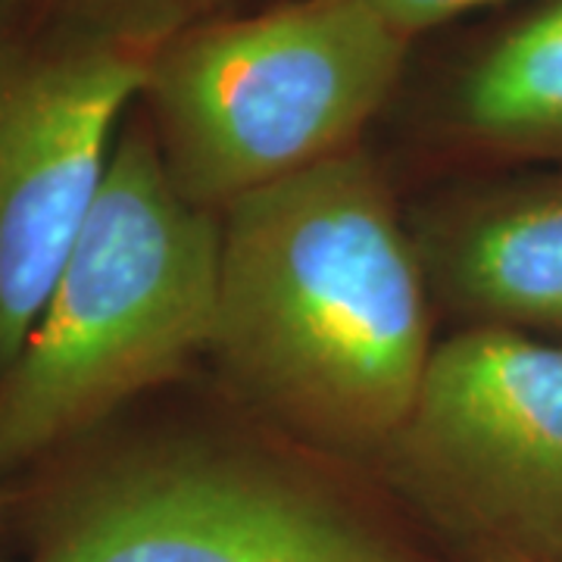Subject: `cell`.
Masks as SVG:
<instances>
[{
	"label": "cell",
	"instance_id": "2",
	"mask_svg": "<svg viewBox=\"0 0 562 562\" xmlns=\"http://www.w3.org/2000/svg\"><path fill=\"white\" fill-rule=\"evenodd\" d=\"M220 241V213L181 194L154 125L132 122L50 301L0 372V475L206 357Z\"/></svg>",
	"mask_w": 562,
	"mask_h": 562
},
{
	"label": "cell",
	"instance_id": "7",
	"mask_svg": "<svg viewBox=\"0 0 562 562\" xmlns=\"http://www.w3.org/2000/svg\"><path fill=\"white\" fill-rule=\"evenodd\" d=\"M406 220L431 297L462 328L562 335V172L465 184Z\"/></svg>",
	"mask_w": 562,
	"mask_h": 562
},
{
	"label": "cell",
	"instance_id": "6",
	"mask_svg": "<svg viewBox=\"0 0 562 562\" xmlns=\"http://www.w3.org/2000/svg\"><path fill=\"white\" fill-rule=\"evenodd\" d=\"M147 60L106 44L0 47V372L98 206Z\"/></svg>",
	"mask_w": 562,
	"mask_h": 562
},
{
	"label": "cell",
	"instance_id": "4",
	"mask_svg": "<svg viewBox=\"0 0 562 562\" xmlns=\"http://www.w3.org/2000/svg\"><path fill=\"white\" fill-rule=\"evenodd\" d=\"M409 41L360 0H297L181 32L150 54L140 94L169 179L222 213L360 147Z\"/></svg>",
	"mask_w": 562,
	"mask_h": 562
},
{
	"label": "cell",
	"instance_id": "10",
	"mask_svg": "<svg viewBox=\"0 0 562 562\" xmlns=\"http://www.w3.org/2000/svg\"><path fill=\"white\" fill-rule=\"evenodd\" d=\"M360 3L375 10L394 29H401L403 35L416 38L425 29H435L447 20H457V16H465L472 10L491 7L497 0H360Z\"/></svg>",
	"mask_w": 562,
	"mask_h": 562
},
{
	"label": "cell",
	"instance_id": "1",
	"mask_svg": "<svg viewBox=\"0 0 562 562\" xmlns=\"http://www.w3.org/2000/svg\"><path fill=\"white\" fill-rule=\"evenodd\" d=\"M206 357L254 419L372 472L435 353L409 220L362 147L220 213Z\"/></svg>",
	"mask_w": 562,
	"mask_h": 562
},
{
	"label": "cell",
	"instance_id": "5",
	"mask_svg": "<svg viewBox=\"0 0 562 562\" xmlns=\"http://www.w3.org/2000/svg\"><path fill=\"white\" fill-rule=\"evenodd\" d=\"M372 475L472 557L562 562V344L479 325L438 341Z\"/></svg>",
	"mask_w": 562,
	"mask_h": 562
},
{
	"label": "cell",
	"instance_id": "11",
	"mask_svg": "<svg viewBox=\"0 0 562 562\" xmlns=\"http://www.w3.org/2000/svg\"><path fill=\"white\" fill-rule=\"evenodd\" d=\"M472 562H535V560H516V557H475Z\"/></svg>",
	"mask_w": 562,
	"mask_h": 562
},
{
	"label": "cell",
	"instance_id": "3",
	"mask_svg": "<svg viewBox=\"0 0 562 562\" xmlns=\"http://www.w3.org/2000/svg\"><path fill=\"white\" fill-rule=\"evenodd\" d=\"M357 472L262 422L166 428L81 469L32 562H422Z\"/></svg>",
	"mask_w": 562,
	"mask_h": 562
},
{
	"label": "cell",
	"instance_id": "9",
	"mask_svg": "<svg viewBox=\"0 0 562 562\" xmlns=\"http://www.w3.org/2000/svg\"><path fill=\"white\" fill-rule=\"evenodd\" d=\"M225 0H0V25L25 44H106L140 57L157 54L181 32L210 22Z\"/></svg>",
	"mask_w": 562,
	"mask_h": 562
},
{
	"label": "cell",
	"instance_id": "8",
	"mask_svg": "<svg viewBox=\"0 0 562 562\" xmlns=\"http://www.w3.org/2000/svg\"><path fill=\"white\" fill-rule=\"evenodd\" d=\"M453 138L501 160H562V0L538 7L460 69Z\"/></svg>",
	"mask_w": 562,
	"mask_h": 562
}]
</instances>
